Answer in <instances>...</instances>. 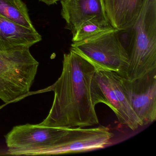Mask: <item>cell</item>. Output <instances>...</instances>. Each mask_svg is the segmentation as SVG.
Here are the masks:
<instances>
[{
  "mask_svg": "<svg viewBox=\"0 0 156 156\" xmlns=\"http://www.w3.org/2000/svg\"><path fill=\"white\" fill-rule=\"evenodd\" d=\"M115 29L108 21L98 18L90 19L85 22L73 36V43H78L94 38Z\"/></svg>",
  "mask_w": 156,
  "mask_h": 156,
  "instance_id": "obj_13",
  "label": "cell"
},
{
  "mask_svg": "<svg viewBox=\"0 0 156 156\" xmlns=\"http://www.w3.org/2000/svg\"><path fill=\"white\" fill-rule=\"evenodd\" d=\"M39 65L30 48L0 51V99L9 104L27 96Z\"/></svg>",
  "mask_w": 156,
  "mask_h": 156,
  "instance_id": "obj_3",
  "label": "cell"
},
{
  "mask_svg": "<svg viewBox=\"0 0 156 156\" xmlns=\"http://www.w3.org/2000/svg\"><path fill=\"white\" fill-rule=\"evenodd\" d=\"M61 3L66 29L71 31L73 36L87 20L98 18L108 21L104 0H61Z\"/></svg>",
  "mask_w": 156,
  "mask_h": 156,
  "instance_id": "obj_9",
  "label": "cell"
},
{
  "mask_svg": "<svg viewBox=\"0 0 156 156\" xmlns=\"http://www.w3.org/2000/svg\"><path fill=\"white\" fill-rule=\"evenodd\" d=\"M40 1L47 4V5H51L55 4L60 0H40Z\"/></svg>",
  "mask_w": 156,
  "mask_h": 156,
  "instance_id": "obj_14",
  "label": "cell"
},
{
  "mask_svg": "<svg viewBox=\"0 0 156 156\" xmlns=\"http://www.w3.org/2000/svg\"><path fill=\"white\" fill-rule=\"evenodd\" d=\"M122 84L129 102L143 126L156 119V70L129 81L122 77Z\"/></svg>",
  "mask_w": 156,
  "mask_h": 156,
  "instance_id": "obj_7",
  "label": "cell"
},
{
  "mask_svg": "<svg viewBox=\"0 0 156 156\" xmlns=\"http://www.w3.org/2000/svg\"><path fill=\"white\" fill-rule=\"evenodd\" d=\"M41 40L36 30L18 25L0 15V51L30 48Z\"/></svg>",
  "mask_w": 156,
  "mask_h": 156,
  "instance_id": "obj_10",
  "label": "cell"
},
{
  "mask_svg": "<svg viewBox=\"0 0 156 156\" xmlns=\"http://www.w3.org/2000/svg\"><path fill=\"white\" fill-rule=\"evenodd\" d=\"M129 32V65L122 77L129 81L156 70V0H146Z\"/></svg>",
  "mask_w": 156,
  "mask_h": 156,
  "instance_id": "obj_2",
  "label": "cell"
},
{
  "mask_svg": "<svg viewBox=\"0 0 156 156\" xmlns=\"http://www.w3.org/2000/svg\"><path fill=\"white\" fill-rule=\"evenodd\" d=\"M0 15L18 25L35 30L27 6L22 0H0Z\"/></svg>",
  "mask_w": 156,
  "mask_h": 156,
  "instance_id": "obj_12",
  "label": "cell"
},
{
  "mask_svg": "<svg viewBox=\"0 0 156 156\" xmlns=\"http://www.w3.org/2000/svg\"><path fill=\"white\" fill-rule=\"evenodd\" d=\"M146 0H104L111 26L119 31L126 30L135 23Z\"/></svg>",
  "mask_w": 156,
  "mask_h": 156,
  "instance_id": "obj_11",
  "label": "cell"
},
{
  "mask_svg": "<svg viewBox=\"0 0 156 156\" xmlns=\"http://www.w3.org/2000/svg\"><path fill=\"white\" fill-rule=\"evenodd\" d=\"M68 129L38 125L14 127L6 136L8 153L10 155H44L55 147Z\"/></svg>",
  "mask_w": 156,
  "mask_h": 156,
  "instance_id": "obj_6",
  "label": "cell"
},
{
  "mask_svg": "<svg viewBox=\"0 0 156 156\" xmlns=\"http://www.w3.org/2000/svg\"><path fill=\"white\" fill-rule=\"evenodd\" d=\"M115 30L94 38L73 43L70 51L91 63L97 70L115 72L122 76L129 65L126 47Z\"/></svg>",
  "mask_w": 156,
  "mask_h": 156,
  "instance_id": "obj_4",
  "label": "cell"
},
{
  "mask_svg": "<svg viewBox=\"0 0 156 156\" xmlns=\"http://www.w3.org/2000/svg\"><path fill=\"white\" fill-rule=\"evenodd\" d=\"M122 76L115 72L96 70L92 80L91 96L94 105L103 103L109 107L119 122L132 130L143 126L132 109L122 84Z\"/></svg>",
  "mask_w": 156,
  "mask_h": 156,
  "instance_id": "obj_5",
  "label": "cell"
},
{
  "mask_svg": "<svg viewBox=\"0 0 156 156\" xmlns=\"http://www.w3.org/2000/svg\"><path fill=\"white\" fill-rule=\"evenodd\" d=\"M113 134L104 126L98 127L69 128L58 144L44 155H59L86 152L109 145Z\"/></svg>",
  "mask_w": 156,
  "mask_h": 156,
  "instance_id": "obj_8",
  "label": "cell"
},
{
  "mask_svg": "<svg viewBox=\"0 0 156 156\" xmlns=\"http://www.w3.org/2000/svg\"><path fill=\"white\" fill-rule=\"evenodd\" d=\"M96 68L76 53L64 55L61 76L51 86L55 94L47 117L40 124L62 128H85L99 123L91 96Z\"/></svg>",
  "mask_w": 156,
  "mask_h": 156,
  "instance_id": "obj_1",
  "label": "cell"
}]
</instances>
